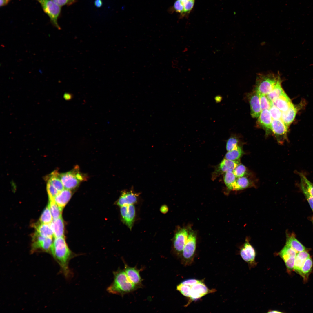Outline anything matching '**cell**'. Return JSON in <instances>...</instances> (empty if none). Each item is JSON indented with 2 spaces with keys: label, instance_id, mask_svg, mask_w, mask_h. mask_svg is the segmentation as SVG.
<instances>
[{
  "label": "cell",
  "instance_id": "cell-1",
  "mask_svg": "<svg viewBox=\"0 0 313 313\" xmlns=\"http://www.w3.org/2000/svg\"><path fill=\"white\" fill-rule=\"evenodd\" d=\"M50 253L59 265L60 273L67 280L72 278L74 273L69 267V263L72 259L78 255L70 250L64 237L54 238Z\"/></svg>",
  "mask_w": 313,
  "mask_h": 313
},
{
  "label": "cell",
  "instance_id": "cell-2",
  "mask_svg": "<svg viewBox=\"0 0 313 313\" xmlns=\"http://www.w3.org/2000/svg\"><path fill=\"white\" fill-rule=\"evenodd\" d=\"M113 273V281L107 289L109 293L122 297L139 288L129 280L124 270L119 268Z\"/></svg>",
  "mask_w": 313,
  "mask_h": 313
},
{
  "label": "cell",
  "instance_id": "cell-3",
  "mask_svg": "<svg viewBox=\"0 0 313 313\" xmlns=\"http://www.w3.org/2000/svg\"><path fill=\"white\" fill-rule=\"evenodd\" d=\"M281 81H282L278 74H260L257 77L254 90L259 94L267 95Z\"/></svg>",
  "mask_w": 313,
  "mask_h": 313
},
{
  "label": "cell",
  "instance_id": "cell-4",
  "mask_svg": "<svg viewBox=\"0 0 313 313\" xmlns=\"http://www.w3.org/2000/svg\"><path fill=\"white\" fill-rule=\"evenodd\" d=\"M197 241L196 232L189 226L188 239L183 251L181 258L182 263L185 266L190 265L193 263L196 249Z\"/></svg>",
  "mask_w": 313,
  "mask_h": 313
},
{
  "label": "cell",
  "instance_id": "cell-5",
  "mask_svg": "<svg viewBox=\"0 0 313 313\" xmlns=\"http://www.w3.org/2000/svg\"><path fill=\"white\" fill-rule=\"evenodd\" d=\"M59 176L64 188L70 190L76 188L86 179L79 171L77 166L70 171L59 174Z\"/></svg>",
  "mask_w": 313,
  "mask_h": 313
},
{
  "label": "cell",
  "instance_id": "cell-6",
  "mask_svg": "<svg viewBox=\"0 0 313 313\" xmlns=\"http://www.w3.org/2000/svg\"><path fill=\"white\" fill-rule=\"evenodd\" d=\"M41 5L44 12L49 17L52 24L58 29L61 28L58 23V19L61 12V7L52 0H35Z\"/></svg>",
  "mask_w": 313,
  "mask_h": 313
},
{
  "label": "cell",
  "instance_id": "cell-7",
  "mask_svg": "<svg viewBox=\"0 0 313 313\" xmlns=\"http://www.w3.org/2000/svg\"><path fill=\"white\" fill-rule=\"evenodd\" d=\"M53 238L43 237L35 232L32 236L31 253L43 252L50 253L53 242Z\"/></svg>",
  "mask_w": 313,
  "mask_h": 313
},
{
  "label": "cell",
  "instance_id": "cell-8",
  "mask_svg": "<svg viewBox=\"0 0 313 313\" xmlns=\"http://www.w3.org/2000/svg\"><path fill=\"white\" fill-rule=\"evenodd\" d=\"M189 226L179 227L175 234L173 241L174 250L177 256H181L185 245L188 239Z\"/></svg>",
  "mask_w": 313,
  "mask_h": 313
},
{
  "label": "cell",
  "instance_id": "cell-9",
  "mask_svg": "<svg viewBox=\"0 0 313 313\" xmlns=\"http://www.w3.org/2000/svg\"><path fill=\"white\" fill-rule=\"evenodd\" d=\"M216 290L209 289L202 280L197 283L191 286L190 294L189 301L186 306L191 302L197 300L205 295L214 292Z\"/></svg>",
  "mask_w": 313,
  "mask_h": 313
},
{
  "label": "cell",
  "instance_id": "cell-10",
  "mask_svg": "<svg viewBox=\"0 0 313 313\" xmlns=\"http://www.w3.org/2000/svg\"><path fill=\"white\" fill-rule=\"evenodd\" d=\"M288 128L281 119H272L271 130L279 143L283 144L285 140H287Z\"/></svg>",
  "mask_w": 313,
  "mask_h": 313
},
{
  "label": "cell",
  "instance_id": "cell-11",
  "mask_svg": "<svg viewBox=\"0 0 313 313\" xmlns=\"http://www.w3.org/2000/svg\"><path fill=\"white\" fill-rule=\"evenodd\" d=\"M241 258L251 267L254 266L256 264L255 259L256 256L255 250L253 247L246 239L240 251Z\"/></svg>",
  "mask_w": 313,
  "mask_h": 313
},
{
  "label": "cell",
  "instance_id": "cell-12",
  "mask_svg": "<svg viewBox=\"0 0 313 313\" xmlns=\"http://www.w3.org/2000/svg\"><path fill=\"white\" fill-rule=\"evenodd\" d=\"M121 214L123 223L131 230L135 216V210L133 205L121 207Z\"/></svg>",
  "mask_w": 313,
  "mask_h": 313
},
{
  "label": "cell",
  "instance_id": "cell-13",
  "mask_svg": "<svg viewBox=\"0 0 313 313\" xmlns=\"http://www.w3.org/2000/svg\"><path fill=\"white\" fill-rule=\"evenodd\" d=\"M139 195L132 190H125L122 192L117 204L120 207L134 204L137 202Z\"/></svg>",
  "mask_w": 313,
  "mask_h": 313
},
{
  "label": "cell",
  "instance_id": "cell-14",
  "mask_svg": "<svg viewBox=\"0 0 313 313\" xmlns=\"http://www.w3.org/2000/svg\"><path fill=\"white\" fill-rule=\"evenodd\" d=\"M297 253L293 249L286 245L278 254L283 260L286 266L290 268L294 265Z\"/></svg>",
  "mask_w": 313,
  "mask_h": 313
},
{
  "label": "cell",
  "instance_id": "cell-15",
  "mask_svg": "<svg viewBox=\"0 0 313 313\" xmlns=\"http://www.w3.org/2000/svg\"><path fill=\"white\" fill-rule=\"evenodd\" d=\"M124 265V270L130 281L139 288L142 286V279L140 275V270L136 267L129 266L123 260Z\"/></svg>",
  "mask_w": 313,
  "mask_h": 313
},
{
  "label": "cell",
  "instance_id": "cell-16",
  "mask_svg": "<svg viewBox=\"0 0 313 313\" xmlns=\"http://www.w3.org/2000/svg\"><path fill=\"white\" fill-rule=\"evenodd\" d=\"M249 101L250 105L251 115L253 118H257L261 111L259 95L254 90L249 96Z\"/></svg>",
  "mask_w": 313,
  "mask_h": 313
},
{
  "label": "cell",
  "instance_id": "cell-17",
  "mask_svg": "<svg viewBox=\"0 0 313 313\" xmlns=\"http://www.w3.org/2000/svg\"><path fill=\"white\" fill-rule=\"evenodd\" d=\"M301 105V104L295 105L292 103L287 110L282 112L281 119L288 127L293 121Z\"/></svg>",
  "mask_w": 313,
  "mask_h": 313
},
{
  "label": "cell",
  "instance_id": "cell-18",
  "mask_svg": "<svg viewBox=\"0 0 313 313\" xmlns=\"http://www.w3.org/2000/svg\"><path fill=\"white\" fill-rule=\"evenodd\" d=\"M258 123L260 126L265 130L267 134L271 130V124L272 119L268 110L261 111L258 117Z\"/></svg>",
  "mask_w": 313,
  "mask_h": 313
},
{
  "label": "cell",
  "instance_id": "cell-19",
  "mask_svg": "<svg viewBox=\"0 0 313 313\" xmlns=\"http://www.w3.org/2000/svg\"><path fill=\"white\" fill-rule=\"evenodd\" d=\"M50 223L45 224L39 222L34 224L33 225L35 232L40 235L46 237L53 238L54 233Z\"/></svg>",
  "mask_w": 313,
  "mask_h": 313
},
{
  "label": "cell",
  "instance_id": "cell-20",
  "mask_svg": "<svg viewBox=\"0 0 313 313\" xmlns=\"http://www.w3.org/2000/svg\"><path fill=\"white\" fill-rule=\"evenodd\" d=\"M273 105L282 112L287 110L292 103L289 98L285 92L272 102Z\"/></svg>",
  "mask_w": 313,
  "mask_h": 313
},
{
  "label": "cell",
  "instance_id": "cell-21",
  "mask_svg": "<svg viewBox=\"0 0 313 313\" xmlns=\"http://www.w3.org/2000/svg\"><path fill=\"white\" fill-rule=\"evenodd\" d=\"M72 195V193L70 190L64 188L59 192L54 200L59 206L63 209L70 200Z\"/></svg>",
  "mask_w": 313,
  "mask_h": 313
},
{
  "label": "cell",
  "instance_id": "cell-22",
  "mask_svg": "<svg viewBox=\"0 0 313 313\" xmlns=\"http://www.w3.org/2000/svg\"><path fill=\"white\" fill-rule=\"evenodd\" d=\"M239 160L233 161L224 159L219 165L217 172L223 173L227 172H233L237 166L240 163Z\"/></svg>",
  "mask_w": 313,
  "mask_h": 313
},
{
  "label": "cell",
  "instance_id": "cell-23",
  "mask_svg": "<svg viewBox=\"0 0 313 313\" xmlns=\"http://www.w3.org/2000/svg\"><path fill=\"white\" fill-rule=\"evenodd\" d=\"M50 224L54 238L64 237V224L62 216L53 220Z\"/></svg>",
  "mask_w": 313,
  "mask_h": 313
},
{
  "label": "cell",
  "instance_id": "cell-24",
  "mask_svg": "<svg viewBox=\"0 0 313 313\" xmlns=\"http://www.w3.org/2000/svg\"><path fill=\"white\" fill-rule=\"evenodd\" d=\"M310 257L309 254L305 250L297 253L295 257L294 270L300 274L304 262Z\"/></svg>",
  "mask_w": 313,
  "mask_h": 313
},
{
  "label": "cell",
  "instance_id": "cell-25",
  "mask_svg": "<svg viewBox=\"0 0 313 313\" xmlns=\"http://www.w3.org/2000/svg\"><path fill=\"white\" fill-rule=\"evenodd\" d=\"M286 245L293 249L297 253L306 250L305 247L293 235L287 237Z\"/></svg>",
  "mask_w": 313,
  "mask_h": 313
},
{
  "label": "cell",
  "instance_id": "cell-26",
  "mask_svg": "<svg viewBox=\"0 0 313 313\" xmlns=\"http://www.w3.org/2000/svg\"><path fill=\"white\" fill-rule=\"evenodd\" d=\"M253 185L250 179L244 176L237 178L233 190H243Z\"/></svg>",
  "mask_w": 313,
  "mask_h": 313
},
{
  "label": "cell",
  "instance_id": "cell-27",
  "mask_svg": "<svg viewBox=\"0 0 313 313\" xmlns=\"http://www.w3.org/2000/svg\"><path fill=\"white\" fill-rule=\"evenodd\" d=\"M59 174L56 171H54L51 174L48 182L50 183L59 191L64 189L63 185L59 178Z\"/></svg>",
  "mask_w": 313,
  "mask_h": 313
},
{
  "label": "cell",
  "instance_id": "cell-28",
  "mask_svg": "<svg viewBox=\"0 0 313 313\" xmlns=\"http://www.w3.org/2000/svg\"><path fill=\"white\" fill-rule=\"evenodd\" d=\"M313 266V261L310 257L307 259L304 262L301 268L300 275L305 281L307 280L308 279L309 274L312 270Z\"/></svg>",
  "mask_w": 313,
  "mask_h": 313
},
{
  "label": "cell",
  "instance_id": "cell-29",
  "mask_svg": "<svg viewBox=\"0 0 313 313\" xmlns=\"http://www.w3.org/2000/svg\"><path fill=\"white\" fill-rule=\"evenodd\" d=\"M243 153L242 147L238 145L232 150L228 151L225 155V158L233 161L238 160Z\"/></svg>",
  "mask_w": 313,
  "mask_h": 313
},
{
  "label": "cell",
  "instance_id": "cell-30",
  "mask_svg": "<svg viewBox=\"0 0 313 313\" xmlns=\"http://www.w3.org/2000/svg\"><path fill=\"white\" fill-rule=\"evenodd\" d=\"M48 205L53 220L56 219L62 216L63 208L59 206L55 203L54 200H49Z\"/></svg>",
  "mask_w": 313,
  "mask_h": 313
},
{
  "label": "cell",
  "instance_id": "cell-31",
  "mask_svg": "<svg viewBox=\"0 0 313 313\" xmlns=\"http://www.w3.org/2000/svg\"><path fill=\"white\" fill-rule=\"evenodd\" d=\"M236 179L232 171L225 172L223 176L225 183L227 188L230 190H233Z\"/></svg>",
  "mask_w": 313,
  "mask_h": 313
},
{
  "label": "cell",
  "instance_id": "cell-32",
  "mask_svg": "<svg viewBox=\"0 0 313 313\" xmlns=\"http://www.w3.org/2000/svg\"><path fill=\"white\" fill-rule=\"evenodd\" d=\"M281 83V81L279 82L273 89L266 95L272 103L284 92L282 87Z\"/></svg>",
  "mask_w": 313,
  "mask_h": 313
},
{
  "label": "cell",
  "instance_id": "cell-33",
  "mask_svg": "<svg viewBox=\"0 0 313 313\" xmlns=\"http://www.w3.org/2000/svg\"><path fill=\"white\" fill-rule=\"evenodd\" d=\"M39 222L45 224H50L53 219L49 207L48 205L44 209L39 218Z\"/></svg>",
  "mask_w": 313,
  "mask_h": 313
},
{
  "label": "cell",
  "instance_id": "cell-34",
  "mask_svg": "<svg viewBox=\"0 0 313 313\" xmlns=\"http://www.w3.org/2000/svg\"><path fill=\"white\" fill-rule=\"evenodd\" d=\"M259 94L261 111L265 110H269L272 105V103L269 100L266 95Z\"/></svg>",
  "mask_w": 313,
  "mask_h": 313
},
{
  "label": "cell",
  "instance_id": "cell-35",
  "mask_svg": "<svg viewBox=\"0 0 313 313\" xmlns=\"http://www.w3.org/2000/svg\"><path fill=\"white\" fill-rule=\"evenodd\" d=\"M299 186L313 211V196L310 194L306 188L303 181L301 180Z\"/></svg>",
  "mask_w": 313,
  "mask_h": 313
},
{
  "label": "cell",
  "instance_id": "cell-36",
  "mask_svg": "<svg viewBox=\"0 0 313 313\" xmlns=\"http://www.w3.org/2000/svg\"><path fill=\"white\" fill-rule=\"evenodd\" d=\"M191 289V286L183 284L181 283L176 287L177 290L183 296L188 298H189L190 296Z\"/></svg>",
  "mask_w": 313,
  "mask_h": 313
},
{
  "label": "cell",
  "instance_id": "cell-37",
  "mask_svg": "<svg viewBox=\"0 0 313 313\" xmlns=\"http://www.w3.org/2000/svg\"><path fill=\"white\" fill-rule=\"evenodd\" d=\"M300 176L301 180L303 183L310 194L313 196V183L310 182L302 173L297 172Z\"/></svg>",
  "mask_w": 313,
  "mask_h": 313
},
{
  "label": "cell",
  "instance_id": "cell-38",
  "mask_svg": "<svg viewBox=\"0 0 313 313\" xmlns=\"http://www.w3.org/2000/svg\"><path fill=\"white\" fill-rule=\"evenodd\" d=\"M247 169L243 164L239 163L234 170L233 172L236 178L245 176L247 174Z\"/></svg>",
  "mask_w": 313,
  "mask_h": 313
},
{
  "label": "cell",
  "instance_id": "cell-39",
  "mask_svg": "<svg viewBox=\"0 0 313 313\" xmlns=\"http://www.w3.org/2000/svg\"><path fill=\"white\" fill-rule=\"evenodd\" d=\"M47 190L50 201L54 200L55 197L59 192L48 182L47 184Z\"/></svg>",
  "mask_w": 313,
  "mask_h": 313
},
{
  "label": "cell",
  "instance_id": "cell-40",
  "mask_svg": "<svg viewBox=\"0 0 313 313\" xmlns=\"http://www.w3.org/2000/svg\"><path fill=\"white\" fill-rule=\"evenodd\" d=\"M239 141L236 137H231L227 140L226 148L228 151L231 150L239 145Z\"/></svg>",
  "mask_w": 313,
  "mask_h": 313
},
{
  "label": "cell",
  "instance_id": "cell-41",
  "mask_svg": "<svg viewBox=\"0 0 313 313\" xmlns=\"http://www.w3.org/2000/svg\"><path fill=\"white\" fill-rule=\"evenodd\" d=\"M272 119H281L282 112L273 104L269 110Z\"/></svg>",
  "mask_w": 313,
  "mask_h": 313
},
{
  "label": "cell",
  "instance_id": "cell-42",
  "mask_svg": "<svg viewBox=\"0 0 313 313\" xmlns=\"http://www.w3.org/2000/svg\"><path fill=\"white\" fill-rule=\"evenodd\" d=\"M195 0H189L183 5V11L181 17H183L190 13L194 6Z\"/></svg>",
  "mask_w": 313,
  "mask_h": 313
},
{
  "label": "cell",
  "instance_id": "cell-43",
  "mask_svg": "<svg viewBox=\"0 0 313 313\" xmlns=\"http://www.w3.org/2000/svg\"><path fill=\"white\" fill-rule=\"evenodd\" d=\"M173 8L174 10L179 13L181 16L184 10V6L183 3L179 0H176L174 3Z\"/></svg>",
  "mask_w": 313,
  "mask_h": 313
},
{
  "label": "cell",
  "instance_id": "cell-44",
  "mask_svg": "<svg viewBox=\"0 0 313 313\" xmlns=\"http://www.w3.org/2000/svg\"><path fill=\"white\" fill-rule=\"evenodd\" d=\"M57 4L61 7L64 6H69L76 2L77 0H52Z\"/></svg>",
  "mask_w": 313,
  "mask_h": 313
},
{
  "label": "cell",
  "instance_id": "cell-45",
  "mask_svg": "<svg viewBox=\"0 0 313 313\" xmlns=\"http://www.w3.org/2000/svg\"><path fill=\"white\" fill-rule=\"evenodd\" d=\"M201 280L194 279H190L183 281L181 283L184 284L192 286L199 282Z\"/></svg>",
  "mask_w": 313,
  "mask_h": 313
},
{
  "label": "cell",
  "instance_id": "cell-46",
  "mask_svg": "<svg viewBox=\"0 0 313 313\" xmlns=\"http://www.w3.org/2000/svg\"><path fill=\"white\" fill-rule=\"evenodd\" d=\"M63 98L66 100H70L72 99V96L70 93H65L63 95Z\"/></svg>",
  "mask_w": 313,
  "mask_h": 313
},
{
  "label": "cell",
  "instance_id": "cell-47",
  "mask_svg": "<svg viewBox=\"0 0 313 313\" xmlns=\"http://www.w3.org/2000/svg\"><path fill=\"white\" fill-rule=\"evenodd\" d=\"M94 5L97 7H100L102 5V0H95L94 1Z\"/></svg>",
  "mask_w": 313,
  "mask_h": 313
},
{
  "label": "cell",
  "instance_id": "cell-48",
  "mask_svg": "<svg viewBox=\"0 0 313 313\" xmlns=\"http://www.w3.org/2000/svg\"><path fill=\"white\" fill-rule=\"evenodd\" d=\"M168 210V208L165 205L162 206L160 208L161 211L163 213H165Z\"/></svg>",
  "mask_w": 313,
  "mask_h": 313
},
{
  "label": "cell",
  "instance_id": "cell-49",
  "mask_svg": "<svg viewBox=\"0 0 313 313\" xmlns=\"http://www.w3.org/2000/svg\"><path fill=\"white\" fill-rule=\"evenodd\" d=\"M11 0H0V7L3 6L7 5Z\"/></svg>",
  "mask_w": 313,
  "mask_h": 313
},
{
  "label": "cell",
  "instance_id": "cell-50",
  "mask_svg": "<svg viewBox=\"0 0 313 313\" xmlns=\"http://www.w3.org/2000/svg\"><path fill=\"white\" fill-rule=\"evenodd\" d=\"M215 99L216 102H219L221 100L222 97L220 96H217L215 97Z\"/></svg>",
  "mask_w": 313,
  "mask_h": 313
},
{
  "label": "cell",
  "instance_id": "cell-51",
  "mask_svg": "<svg viewBox=\"0 0 313 313\" xmlns=\"http://www.w3.org/2000/svg\"><path fill=\"white\" fill-rule=\"evenodd\" d=\"M268 313H282V312L278 311L276 310H269L268 312Z\"/></svg>",
  "mask_w": 313,
  "mask_h": 313
},
{
  "label": "cell",
  "instance_id": "cell-52",
  "mask_svg": "<svg viewBox=\"0 0 313 313\" xmlns=\"http://www.w3.org/2000/svg\"><path fill=\"white\" fill-rule=\"evenodd\" d=\"M179 0L183 4V5L187 2L189 0Z\"/></svg>",
  "mask_w": 313,
  "mask_h": 313
}]
</instances>
